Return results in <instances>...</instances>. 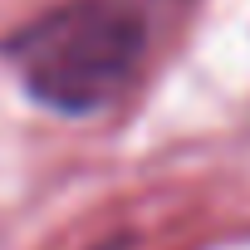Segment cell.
Returning <instances> with one entry per match:
<instances>
[{"label": "cell", "mask_w": 250, "mask_h": 250, "mask_svg": "<svg viewBox=\"0 0 250 250\" xmlns=\"http://www.w3.org/2000/svg\"><path fill=\"white\" fill-rule=\"evenodd\" d=\"M143 54L147 25L128 0H64L5 44L20 88L40 108L69 118L113 108L138 79Z\"/></svg>", "instance_id": "6da1fadb"}]
</instances>
